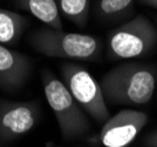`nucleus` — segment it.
Returning <instances> with one entry per match:
<instances>
[{"mask_svg": "<svg viewBox=\"0 0 157 147\" xmlns=\"http://www.w3.org/2000/svg\"><path fill=\"white\" fill-rule=\"evenodd\" d=\"M28 19L19 13L0 8V45L15 43L25 32Z\"/></svg>", "mask_w": 157, "mask_h": 147, "instance_id": "9d476101", "label": "nucleus"}, {"mask_svg": "<svg viewBox=\"0 0 157 147\" xmlns=\"http://www.w3.org/2000/svg\"><path fill=\"white\" fill-rule=\"evenodd\" d=\"M28 41L38 53L48 57L98 61L102 53V45L98 38L88 34L67 33L48 26L34 31Z\"/></svg>", "mask_w": 157, "mask_h": 147, "instance_id": "f03ea898", "label": "nucleus"}, {"mask_svg": "<svg viewBox=\"0 0 157 147\" xmlns=\"http://www.w3.org/2000/svg\"><path fill=\"white\" fill-rule=\"evenodd\" d=\"M42 86L48 105L56 118L63 140L81 138L90 131V122L62 81L51 70L42 72Z\"/></svg>", "mask_w": 157, "mask_h": 147, "instance_id": "7ed1b4c3", "label": "nucleus"}, {"mask_svg": "<svg viewBox=\"0 0 157 147\" xmlns=\"http://www.w3.org/2000/svg\"><path fill=\"white\" fill-rule=\"evenodd\" d=\"M137 1L142 5H145V6H149L151 8L157 9V0H137Z\"/></svg>", "mask_w": 157, "mask_h": 147, "instance_id": "4468645a", "label": "nucleus"}, {"mask_svg": "<svg viewBox=\"0 0 157 147\" xmlns=\"http://www.w3.org/2000/svg\"><path fill=\"white\" fill-rule=\"evenodd\" d=\"M92 0H56L60 14L78 27H85L88 22Z\"/></svg>", "mask_w": 157, "mask_h": 147, "instance_id": "f8f14e48", "label": "nucleus"}, {"mask_svg": "<svg viewBox=\"0 0 157 147\" xmlns=\"http://www.w3.org/2000/svg\"><path fill=\"white\" fill-rule=\"evenodd\" d=\"M17 6L29 12L38 20L54 29H62L56 0H14Z\"/></svg>", "mask_w": 157, "mask_h": 147, "instance_id": "1a4fd4ad", "label": "nucleus"}, {"mask_svg": "<svg viewBox=\"0 0 157 147\" xmlns=\"http://www.w3.org/2000/svg\"><path fill=\"white\" fill-rule=\"evenodd\" d=\"M157 83L156 68L144 63H122L105 72L101 89L107 104L140 106L150 102Z\"/></svg>", "mask_w": 157, "mask_h": 147, "instance_id": "f257e3e1", "label": "nucleus"}, {"mask_svg": "<svg viewBox=\"0 0 157 147\" xmlns=\"http://www.w3.org/2000/svg\"><path fill=\"white\" fill-rule=\"evenodd\" d=\"M38 102L0 99V144L6 145L29 132L38 123Z\"/></svg>", "mask_w": 157, "mask_h": 147, "instance_id": "423d86ee", "label": "nucleus"}, {"mask_svg": "<svg viewBox=\"0 0 157 147\" xmlns=\"http://www.w3.org/2000/svg\"><path fill=\"white\" fill-rule=\"evenodd\" d=\"M143 146L145 147H157V130L151 132L144 138Z\"/></svg>", "mask_w": 157, "mask_h": 147, "instance_id": "ddd939ff", "label": "nucleus"}, {"mask_svg": "<svg viewBox=\"0 0 157 147\" xmlns=\"http://www.w3.org/2000/svg\"><path fill=\"white\" fill-rule=\"evenodd\" d=\"M61 75L68 91L86 113L100 124H105L110 118L101 85L83 65L62 64Z\"/></svg>", "mask_w": 157, "mask_h": 147, "instance_id": "39448f33", "label": "nucleus"}, {"mask_svg": "<svg viewBox=\"0 0 157 147\" xmlns=\"http://www.w3.org/2000/svg\"><path fill=\"white\" fill-rule=\"evenodd\" d=\"M156 26H157V18H156Z\"/></svg>", "mask_w": 157, "mask_h": 147, "instance_id": "2eb2a0df", "label": "nucleus"}, {"mask_svg": "<svg viewBox=\"0 0 157 147\" xmlns=\"http://www.w3.org/2000/svg\"><path fill=\"white\" fill-rule=\"evenodd\" d=\"M135 0H96L94 12L102 21H117L131 12Z\"/></svg>", "mask_w": 157, "mask_h": 147, "instance_id": "9b49d317", "label": "nucleus"}, {"mask_svg": "<svg viewBox=\"0 0 157 147\" xmlns=\"http://www.w3.org/2000/svg\"><path fill=\"white\" fill-rule=\"evenodd\" d=\"M32 70L33 62L27 55L0 45V89L15 92L24 88Z\"/></svg>", "mask_w": 157, "mask_h": 147, "instance_id": "6e6552de", "label": "nucleus"}, {"mask_svg": "<svg viewBox=\"0 0 157 147\" xmlns=\"http://www.w3.org/2000/svg\"><path fill=\"white\" fill-rule=\"evenodd\" d=\"M157 46V27L142 14L115 28L108 36L110 60H130L148 55Z\"/></svg>", "mask_w": 157, "mask_h": 147, "instance_id": "20e7f679", "label": "nucleus"}, {"mask_svg": "<svg viewBox=\"0 0 157 147\" xmlns=\"http://www.w3.org/2000/svg\"><path fill=\"white\" fill-rule=\"evenodd\" d=\"M148 123V116L142 111L121 110L103 124L100 141L105 147L129 146Z\"/></svg>", "mask_w": 157, "mask_h": 147, "instance_id": "0eeeda50", "label": "nucleus"}]
</instances>
